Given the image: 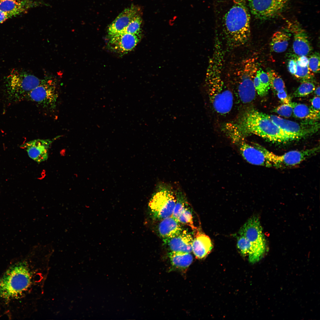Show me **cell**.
I'll use <instances>...</instances> for the list:
<instances>
[{
  "mask_svg": "<svg viewBox=\"0 0 320 320\" xmlns=\"http://www.w3.org/2000/svg\"><path fill=\"white\" fill-rule=\"evenodd\" d=\"M176 202V194L169 188L162 187L152 196L148 207L154 218L161 220L172 215Z\"/></svg>",
  "mask_w": 320,
  "mask_h": 320,
  "instance_id": "cell-8",
  "label": "cell"
},
{
  "mask_svg": "<svg viewBox=\"0 0 320 320\" xmlns=\"http://www.w3.org/2000/svg\"><path fill=\"white\" fill-rule=\"evenodd\" d=\"M58 97L56 82L53 80L45 79L30 91L25 99L35 102L44 108L53 109L56 107Z\"/></svg>",
  "mask_w": 320,
  "mask_h": 320,
  "instance_id": "cell-9",
  "label": "cell"
},
{
  "mask_svg": "<svg viewBox=\"0 0 320 320\" xmlns=\"http://www.w3.org/2000/svg\"><path fill=\"white\" fill-rule=\"evenodd\" d=\"M34 5L29 0H0V9L7 12L20 14Z\"/></svg>",
  "mask_w": 320,
  "mask_h": 320,
  "instance_id": "cell-21",
  "label": "cell"
},
{
  "mask_svg": "<svg viewBox=\"0 0 320 320\" xmlns=\"http://www.w3.org/2000/svg\"><path fill=\"white\" fill-rule=\"evenodd\" d=\"M219 17L225 44L231 49L242 46L250 36V16L247 0H229Z\"/></svg>",
  "mask_w": 320,
  "mask_h": 320,
  "instance_id": "cell-3",
  "label": "cell"
},
{
  "mask_svg": "<svg viewBox=\"0 0 320 320\" xmlns=\"http://www.w3.org/2000/svg\"><path fill=\"white\" fill-rule=\"evenodd\" d=\"M237 247L243 256H248L249 260L252 255V249L250 243L244 236L239 235L238 237Z\"/></svg>",
  "mask_w": 320,
  "mask_h": 320,
  "instance_id": "cell-27",
  "label": "cell"
},
{
  "mask_svg": "<svg viewBox=\"0 0 320 320\" xmlns=\"http://www.w3.org/2000/svg\"><path fill=\"white\" fill-rule=\"evenodd\" d=\"M268 76L270 85L275 92L285 89L284 83L281 76L274 70H270L267 73Z\"/></svg>",
  "mask_w": 320,
  "mask_h": 320,
  "instance_id": "cell-26",
  "label": "cell"
},
{
  "mask_svg": "<svg viewBox=\"0 0 320 320\" xmlns=\"http://www.w3.org/2000/svg\"><path fill=\"white\" fill-rule=\"evenodd\" d=\"M269 116L274 123L294 140L311 135L315 133L319 128V124L316 121L299 123L283 119L276 115H269Z\"/></svg>",
  "mask_w": 320,
  "mask_h": 320,
  "instance_id": "cell-10",
  "label": "cell"
},
{
  "mask_svg": "<svg viewBox=\"0 0 320 320\" xmlns=\"http://www.w3.org/2000/svg\"><path fill=\"white\" fill-rule=\"evenodd\" d=\"M293 49L298 56H306L312 51V48L306 34L303 32L296 33L294 35Z\"/></svg>",
  "mask_w": 320,
  "mask_h": 320,
  "instance_id": "cell-22",
  "label": "cell"
},
{
  "mask_svg": "<svg viewBox=\"0 0 320 320\" xmlns=\"http://www.w3.org/2000/svg\"><path fill=\"white\" fill-rule=\"evenodd\" d=\"M289 39V35L284 32H276L273 34L270 43L271 50L277 53L284 52L287 48Z\"/></svg>",
  "mask_w": 320,
  "mask_h": 320,
  "instance_id": "cell-24",
  "label": "cell"
},
{
  "mask_svg": "<svg viewBox=\"0 0 320 320\" xmlns=\"http://www.w3.org/2000/svg\"><path fill=\"white\" fill-rule=\"evenodd\" d=\"M139 10L138 7L133 5L124 9L108 26L107 29L108 37L121 33L138 15Z\"/></svg>",
  "mask_w": 320,
  "mask_h": 320,
  "instance_id": "cell-17",
  "label": "cell"
},
{
  "mask_svg": "<svg viewBox=\"0 0 320 320\" xmlns=\"http://www.w3.org/2000/svg\"><path fill=\"white\" fill-rule=\"evenodd\" d=\"M142 19L139 15L136 16L120 33H127L133 34H141Z\"/></svg>",
  "mask_w": 320,
  "mask_h": 320,
  "instance_id": "cell-28",
  "label": "cell"
},
{
  "mask_svg": "<svg viewBox=\"0 0 320 320\" xmlns=\"http://www.w3.org/2000/svg\"><path fill=\"white\" fill-rule=\"evenodd\" d=\"M239 233L244 236L251 245L252 255L249 262L254 263L260 260L266 251L267 244L258 216H253L250 218L241 228Z\"/></svg>",
  "mask_w": 320,
  "mask_h": 320,
  "instance_id": "cell-7",
  "label": "cell"
},
{
  "mask_svg": "<svg viewBox=\"0 0 320 320\" xmlns=\"http://www.w3.org/2000/svg\"><path fill=\"white\" fill-rule=\"evenodd\" d=\"M169 257L172 265L179 269H185L192 263L193 257L190 253L180 252H171Z\"/></svg>",
  "mask_w": 320,
  "mask_h": 320,
  "instance_id": "cell-23",
  "label": "cell"
},
{
  "mask_svg": "<svg viewBox=\"0 0 320 320\" xmlns=\"http://www.w3.org/2000/svg\"><path fill=\"white\" fill-rule=\"evenodd\" d=\"M223 129L235 142L251 134L274 143H286L294 140L271 120L269 115L254 109L246 110L235 121L226 124Z\"/></svg>",
  "mask_w": 320,
  "mask_h": 320,
  "instance_id": "cell-1",
  "label": "cell"
},
{
  "mask_svg": "<svg viewBox=\"0 0 320 320\" xmlns=\"http://www.w3.org/2000/svg\"><path fill=\"white\" fill-rule=\"evenodd\" d=\"M176 202L172 214L181 224L186 225L193 230L197 228L195 226L192 209L182 192L177 191L176 193Z\"/></svg>",
  "mask_w": 320,
  "mask_h": 320,
  "instance_id": "cell-16",
  "label": "cell"
},
{
  "mask_svg": "<svg viewBox=\"0 0 320 320\" xmlns=\"http://www.w3.org/2000/svg\"><path fill=\"white\" fill-rule=\"evenodd\" d=\"M239 142L240 152L247 162L254 165L272 167L265 156L261 145L255 143L250 144L242 141Z\"/></svg>",
  "mask_w": 320,
  "mask_h": 320,
  "instance_id": "cell-15",
  "label": "cell"
},
{
  "mask_svg": "<svg viewBox=\"0 0 320 320\" xmlns=\"http://www.w3.org/2000/svg\"><path fill=\"white\" fill-rule=\"evenodd\" d=\"M320 87L319 86L315 88L314 91V93L317 96L319 97L320 96Z\"/></svg>",
  "mask_w": 320,
  "mask_h": 320,
  "instance_id": "cell-40",
  "label": "cell"
},
{
  "mask_svg": "<svg viewBox=\"0 0 320 320\" xmlns=\"http://www.w3.org/2000/svg\"><path fill=\"white\" fill-rule=\"evenodd\" d=\"M224 52L222 43L215 41L205 80V88L209 102L214 110L221 115H226L231 111L234 100L233 92L223 78Z\"/></svg>",
  "mask_w": 320,
  "mask_h": 320,
  "instance_id": "cell-2",
  "label": "cell"
},
{
  "mask_svg": "<svg viewBox=\"0 0 320 320\" xmlns=\"http://www.w3.org/2000/svg\"><path fill=\"white\" fill-rule=\"evenodd\" d=\"M108 38L109 48L114 52L122 54L131 51L135 47L141 39L142 34L122 33Z\"/></svg>",
  "mask_w": 320,
  "mask_h": 320,
  "instance_id": "cell-14",
  "label": "cell"
},
{
  "mask_svg": "<svg viewBox=\"0 0 320 320\" xmlns=\"http://www.w3.org/2000/svg\"><path fill=\"white\" fill-rule=\"evenodd\" d=\"M17 15L15 13L7 12L0 9V23H3L9 18Z\"/></svg>",
  "mask_w": 320,
  "mask_h": 320,
  "instance_id": "cell-36",
  "label": "cell"
},
{
  "mask_svg": "<svg viewBox=\"0 0 320 320\" xmlns=\"http://www.w3.org/2000/svg\"><path fill=\"white\" fill-rule=\"evenodd\" d=\"M254 84L256 93L260 96L264 97L268 94L269 89L261 82L256 74L254 78Z\"/></svg>",
  "mask_w": 320,
  "mask_h": 320,
  "instance_id": "cell-33",
  "label": "cell"
},
{
  "mask_svg": "<svg viewBox=\"0 0 320 320\" xmlns=\"http://www.w3.org/2000/svg\"><path fill=\"white\" fill-rule=\"evenodd\" d=\"M160 220L158 230L163 241L175 236L183 229L182 224L172 215Z\"/></svg>",
  "mask_w": 320,
  "mask_h": 320,
  "instance_id": "cell-20",
  "label": "cell"
},
{
  "mask_svg": "<svg viewBox=\"0 0 320 320\" xmlns=\"http://www.w3.org/2000/svg\"><path fill=\"white\" fill-rule=\"evenodd\" d=\"M288 0H247L250 11L256 18H270L284 9Z\"/></svg>",
  "mask_w": 320,
  "mask_h": 320,
  "instance_id": "cell-11",
  "label": "cell"
},
{
  "mask_svg": "<svg viewBox=\"0 0 320 320\" xmlns=\"http://www.w3.org/2000/svg\"><path fill=\"white\" fill-rule=\"evenodd\" d=\"M308 67L313 73H317L320 70V56L319 53L315 52L311 55L308 58Z\"/></svg>",
  "mask_w": 320,
  "mask_h": 320,
  "instance_id": "cell-32",
  "label": "cell"
},
{
  "mask_svg": "<svg viewBox=\"0 0 320 320\" xmlns=\"http://www.w3.org/2000/svg\"><path fill=\"white\" fill-rule=\"evenodd\" d=\"M193 241L192 235L187 230L183 229L176 235L163 241L171 252L191 253Z\"/></svg>",
  "mask_w": 320,
  "mask_h": 320,
  "instance_id": "cell-18",
  "label": "cell"
},
{
  "mask_svg": "<svg viewBox=\"0 0 320 320\" xmlns=\"http://www.w3.org/2000/svg\"><path fill=\"white\" fill-rule=\"evenodd\" d=\"M316 88L314 84L308 81H303L295 92L294 95L295 97H303L311 93Z\"/></svg>",
  "mask_w": 320,
  "mask_h": 320,
  "instance_id": "cell-29",
  "label": "cell"
},
{
  "mask_svg": "<svg viewBox=\"0 0 320 320\" xmlns=\"http://www.w3.org/2000/svg\"><path fill=\"white\" fill-rule=\"evenodd\" d=\"M277 94L278 98L282 103L287 104L291 102L290 99L287 95L285 89L279 91L277 92Z\"/></svg>",
  "mask_w": 320,
  "mask_h": 320,
  "instance_id": "cell-35",
  "label": "cell"
},
{
  "mask_svg": "<svg viewBox=\"0 0 320 320\" xmlns=\"http://www.w3.org/2000/svg\"><path fill=\"white\" fill-rule=\"evenodd\" d=\"M296 71L294 75L295 76L299 79L304 81H308L313 78V73L309 69L308 65L305 67L300 66L296 61Z\"/></svg>",
  "mask_w": 320,
  "mask_h": 320,
  "instance_id": "cell-30",
  "label": "cell"
},
{
  "mask_svg": "<svg viewBox=\"0 0 320 320\" xmlns=\"http://www.w3.org/2000/svg\"><path fill=\"white\" fill-rule=\"evenodd\" d=\"M60 136L52 139H38L30 141L21 146L25 149L29 157L39 164L47 160L49 149L52 143Z\"/></svg>",
  "mask_w": 320,
  "mask_h": 320,
  "instance_id": "cell-13",
  "label": "cell"
},
{
  "mask_svg": "<svg viewBox=\"0 0 320 320\" xmlns=\"http://www.w3.org/2000/svg\"><path fill=\"white\" fill-rule=\"evenodd\" d=\"M258 70L254 59L248 58L237 64L230 74V79L234 94L238 102L249 103L255 98L256 91L254 78Z\"/></svg>",
  "mask_w": 320,
  "mask_h": 320,
  "instance_id": "cell-4",
  "label": "cell"
},
{
  "mask_svg": "<svg viewBox=\"0 0 320 320\" xmlns=\"http://www.w3.org/2000/svg\"><path fill=\"white\" fill-rule=\"evenodd\" d=\"M192 252L197 258L202 259L210 252L213 248L211 239L207 235L197 231L193 237Z\"/></svg>",
  "mask_w": 320,
  "mask_h": 320,
  "instance_id": "cell-19",
  "label": "cell"
},
{
  "mask_svg": "<svg viewBox=\"0 0 320 320\" xmlns=\"http://www.w3.org/2000/svg\"><path fill=\"white\" fill-rule=\"evenodd\" d=\"M319 151V147L301 151H292L280 155L272 153L271 161L272 167L277 168L295 166L311 157Z\"/></svg>",
  "mask_w": 320,
  "mask_h": 320,
  "instance_id": "cell-12",
  "label": "cell"
},
{
  "mask_svg": "<svg viewBox=\"0 0 320 320\" xmlns=\"http://www.w3.org/2000/svg\"><path fill=\"white\" fill-rule=\"evenodd\" d=\"M256 75L258 76L260 81L268 89H270V85L269 79L267 73L261 69H258Z\"/></svg>",
  "mask_w": 320,
  "mask_h": 320,
  "instance_id": "cell-34",
  "label": "cell"
},
{
  "mask_svg": "<svg viewBox=\"0 0 320 320\" xmlns=\"http://www.w3.org/2000/svg\"><path fill=\"white\" fill-rule=\"evenodd\" d=\"M31 276L26 263L19 262L11 266L0 278V298H16L28 289Z\"/></svg>",
  "mask_w": 320,
  "mask_h": 320,
  "instance_id": "cell-5",
  "label": "cell"
},
{
  "mask_svg": "<svg viewBox=\"0 0 320 320\" xmlns=\"http://www.w3.org/2000/svg\"><path fill=\"white\" fill-rule=\"evenodd\" d=\"M299 65L302 67H305L308 65V58L306 56H300L296 60Z\"/></svg>",
  "mask_w": 320,
  "mask_h": 320,
  "instance_id": "cell-39",
  "label": "cell"
},
{
  "mask_svg": "<svg viewBox=\"0 0 320 320\" xmlns=\"http://www.w3.org/2000/svg\"><path fill=\"white\" fill-rule=\"evenodd\" d=\"M43 80L33 75L14 70L7 77L5 82L7 100L13 103L25 99L27 95Z\"/></svg>",
  "mask_w": 320,
  "mask_h": 320,
  "instance_id": "cell-6",
  "label": "cell"
},
{
  "mask_svg": "<svg viewBox=\"0 0 320 320\" xmlns=\"http://www.w3.org/2000/svg\"><path fill=\"white\" fill-rule=\"evenodd\" d=\"M296 103L290 102L288 103H284L276 108L274 111L281 116L289 117L293 113V108Z\"/></svg>",
  "mask_w": 320,
  "mask_h": 320,
  "instance_id": "cell-31",
  "label": "cell"
},
{
  "mask_svg": "<svg viewBox=\"0 0 320 320\" xmlns=\"http://www.w3.org/2000/svg\"><path fill=\"white\" fill-rule=\"evenodd\" d=\"M296 60L291 59L289 60L287 64V68L289 73L292 75H294L296 70Z\"/></svg>",
  "mask_w": 320,
  "mask_h": 320,
  "instance_id": "cell-38",
  "label": "cell"
},
{
  "mask_svg": "<svg viewBox=\"0 0 320 320\" xmlns=\"http://www.w3.org/2000/svg\"><path fill=\"white\" fill-rule=\"evenodd\" d=\"M293 113L295 117L300 119L317 121L320 118V113L315 111L311 107L303 104L296 103L293 108Z\"/></svg>",
  "mask_w": 320,
  "mask_h": 320,
  "instance_id": "cell-25",
  "label": "cell"
},
{
  "mask_svg": "<svg viewBox=\"0 0 320 320\" xmlns=\"http://www.w3.org/2000/svg\"><path fill=\"white\" fill-rule=\"evenodd\" d=\"M312 107L311 108L315 111L320 113V97H319L316 96L312 98L311 100Z\"/></svg>",
  "mask_w": 320,
  "mask_h": 320,
  "instance_id": "cell-37",
  "label": "cell"
}]
</instances>
